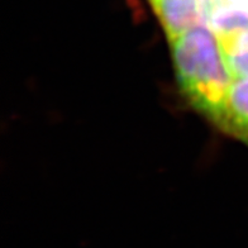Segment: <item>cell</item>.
Returning <instances> with one entry per match:
<instances>
[{
	"instance_id": "5",
	"label": "cell",
	"mask_w": 248,
	"mask_h": 248,
	"mask_svg": "<svg viewBox=\"0 0 248 248\" xmlns=\"http://www.w3.org/2000/svg\"><path fill=\"white\" fill-rule=\"evenodd\" d=\"M218 3L229 4V5H237V7L248 8V0H218Z\"/></svg>"
},
{
	"instance_id": "3",
	"label": "cell",
	"mask_w": 248,
	"mask_h": 248,
	"mask_svg": "<svg viewBox=\"0 0 248 248\" xmlns=\"http://www.w3.org/2000/svg\"><path fill=\"white\" fill-rule=\"evenodd\" d=\"M212 119L248 142V78L233 80Z\"/></svg>"
},
{
	"instance_id": "2",
	"label": "cell",
	"mask_w": 248,
	"mask_h": 248,
	"mask_svg": "<svg viewBox=\"0 0 248 248\" xmlns=\"http://www.w3.org/2000/svg\"><path fill=\"white\" fill-rule=\"evenodd\" d=\"M170 41L199 26H208L218 0H151Z\"/></svg>"
},
{
	"instance_id": "4",
	"label": "cell",
	"mask_w": 248,
	"mask_h": 248,
	"mask_svg": "<svg viewBox=\"0 0 248 248\" xmlns=\"http://www.w3.org/2000/svg\"><path fill=\"white\" fill-rule=\"evenodd\" d=\"M219 41L233 80L248 78V28L219 37Z\"/></svg>"
},
{
	"instance_id": "1",
	"label": "cell",
	"mask_w": 248,
	"mask_h": 248,
	"mask_svg": "<svg viewBox=\"0 0 248 248\" xmlns=\"http://www.w3.org/2000/svg\"><path fill=\"white\" fill-rule=\"evenodd\" d=\"M173 66L184 94L210 118L232 85L222 45L209 26H199L172 41Z\"/></svg>"
}]
</instances>
